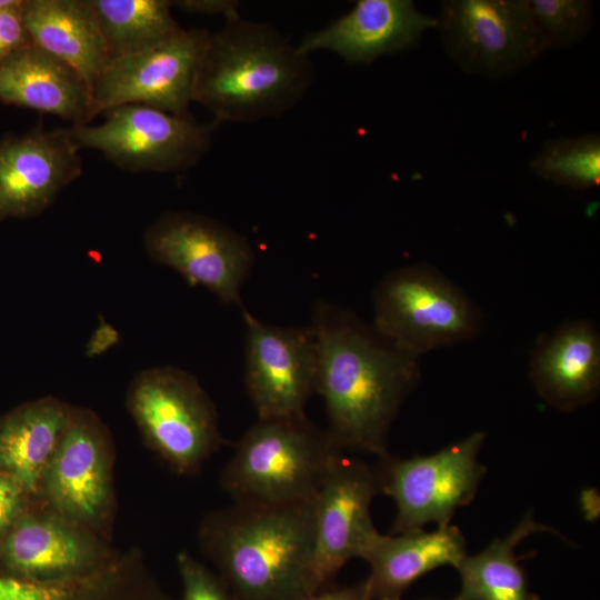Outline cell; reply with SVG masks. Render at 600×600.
Returning a JSON list of instances; mask_svg holds the SVG:
<instances>
[{"mask_svg": "<svg viewBox=\"0 0 600 600\" xmlns=\"http://www.w3.org/2000/svg\"><path fill=\"white\" fill-rule=\"evenodd\" d=\"M311 328L316 392L324 401L329 436L342 451L388 453L391 426L420 379L418 359L327 301L316 304Z\"/></svg>", "mask_w": 600, "mask_h": 600, "instance_id": "1", "label": "cell"}, {"mask_svg": "<svg viewBox=\"0 0 600 600\" xmlns=\"http://www.w3.org/2000/svg\"><path fill=\"white\" fill-rule=\"evenodd\" d=\"M313 500L234 502L203 521L202 547L239 600H298L318 592Z\"/></svg>", "mask_w": 600, "mask_h": 600, "instance_id": "2", "label": "cell"}, {"mask_svg": "<svg viewBox=\"0 0 600 600\" xmlns=\"http://www.w3.org/2000/svg\"><path fill=\"white\" fill-rule=\"evenodd\" d=\"M311 81L309 56L273 24L239 14L210 33L197 71L193 101L206 107L217 123L253 122L292 109Z\"/></svg>", "mask_w": 600, "mask_h": 600, "instance_id": "3", "label": "cell"}, {"mask_svg": "<svg viewBox=\"0 0 600 600\" xmlns=\"http://www.w3.org/2000/svg\"><path fill=\"white\" fill-rule=\"evenodd\" d=\"M340 450L307 416L258 419L238 440L220 482L234 502L312 500Z\"/></svg>", "mask_w": 600, "mask_h": 600, "instance_id": "4", "label": "cell"}, {"mask_svg": "<svg viewBox=\"0 0 600 600\" xmlns=\"http://www.w3.org/2000/svg\"><path fill=\"white\" fill-rule=\"evenodd\" d=\"M373 329L401 352L419 359L472 339L479 309L451 280L426 264L387 273L373 291Z\"/></svg>", "mask_w": 600, "mask_h": 600, "instance_id": "5", "label": "cell"}, {"mask_svg": "<svg viewBox=\"0 0 600 600\" xmlns=\"http://www.w3.org/2000/svg\"><path fill=\"white\" fill-rule=\"evenodd\" d=\"M127 406L146 443L177 473L194 472L223 442L212 400L182 369L141 371Z\"/></svg>", "mask_w": 600, "mask_h": 600, "instance_id": "6", "label": "cell"}, {"mask_svg": "<svg viewBox=\"0 0 600 600\" xmlns=\"http://www.w3.org/2000/svg\"><path fill=\"white\" fill-rule=\"evenodd\" d=\"M486 439L474 431L439 451L400 458L389 452L373 466L379 493L396 503L390 534L423 530L431 522L448 524L469 504L487 472L479 456Z\"/></svg>", "mask_w": 600, "mask_h": 600, "instance_id": "7", "label": "cell"}, {"mask_svg": "<svg viewBox=\"0 0 600 600\" xmlns=\"http://www.w3.org/2000/svg\"><path fill=\"white\" fill-rule=\"evenodd\" d=\"M100 124L71 126L79 148L94 149L130 172L190 168L209 150L219 123H202L144 104H121L103 112Z\"/></svg>", "mask_w": 600, "mask_h": 600, "instance_id": "8", "label": "cell"}, {"mask_svg": "<svg viewBox=\"0 0 600 600\" xmlns=\"http://www.w3.org/2000/svg\"><path fill=\"white\" fill-rule=\"evenodd\" d=\"M436 18L446 53L469 74L506 79L547 51L527 0H444Z\"/></svg>", "mask_w": 600, "mask_h": 600, "instance_id": "9", "label": "cell"}, {"mask_svg": "<svg viewBox=\"0 0 600 600\" xmlns=\"http://www.w3.org/2000/svg\"><path fill=\"white\" fill-rule=\"evenodd\" d=\"M143 242L154 262L222 302L243 308L240 290L254 263V251L243 234L203 214L167 211L146 229Z\"/></svg>", "mask_w": 600, "mask_h": 600, "instance_id": "10", "label": "cell"}, {"mask_svg": "<svg viewBox=\"0 0 600 600\" xmlns=\"http://www.w3.org/2000/svg\"><path fill=\"white\" fill-rule=\"evenodd\" d=\"M379 494L373 466L338 451L313 500V580L331 587L341 568L366 559L381 538L371 517Z\"/></svg>", "mask_w": 600, "mask_h": 600, "instance_id": "11", "label": "cell"}, {"mask_svg": "<svg viewBox=\"0 0 600 600\" xmlns=\"http://www.w3.org/2000/svg\"><path fill=\"white\" fill-rule=\"evenodd\" d=\"M210 33L180 29L164 42L110 61L92 91V119L121 104H144L186 116Z\"/></svg>", "mask_w": 600, "mask_h": 600, "instance_id": "12", "label": "cell"}, {"mask_svg": "<svg viewBox=\"0 0 600 600\" xmlns=\"http://www.w3.org/2000/svg\"><path fill=\"white\" fill-rule=\"evenodd\" d=\"M244 382L258 419L306 416L316 392L317 344L309 327H278L262 322L244 307Z\"/></svg>", "mask_w": 600, "mask_h": 600, "instance_id": "13", "label": "cell"}, {"mask_svg": "<svg viewBox=\"0 0 600 600\" xmlns=\"http://www.w3.org/2000/svg\"><path fill=\"white\" fill-rule=\"evenodd\" d=\"M79 147L70 129L9 137L0 142V220L28 218L46 210L82 173Z\"/></svg>", "mask_w": 600, "mask_h": 600, "instance_id": "14", "label": "cell"}, {"mask_svg": "<svg viewBox=\"0 0 600 600\" xmlns=\"http://www.w3.org/2000/svg\"><path fill=\"white\" fill-rule=\"evenodd\" d=\"M107 431L98 418L72 408L68 426L41 479L54 512L83 524L101 517L110 498Z\"/></svg>", "mask_w": 600, "mask_h": 600, "instance_id": "15", "label": "cell"}, {"mask_svg": "<svg viewBox=\"0 0 600 600\" xmlns=\"http://www.w3.org/2000/svg\"><path fill=\"white\" fill-rule=\"evenodd\" d=\"M433 28L437 18L411 0H358L328 26L306 33L297 47L307 56L330 51L350 64H366L414 47Z\"/></svg>", "mask_w": 600, "mask_h": 600, "instance_id": "16", "label": "cell"}, {"mask_svg": "<svg viewBox=\"0 0 600 600\" xmlns=\"http://www.w3.org/2000/svg\"><path fill=\"white\" fill-rule=\"evenodd\" d=\"M530 379L538 394L561 411L592 402L600 390V336L587 320L563 323L537 344Z\"/></svg>", "mask_w": 600, "mask_h": 600, "instance_id": "17", "label": "cell"}, {"mask_svg": "<svg viewBox=\"0 0 600 600\" xmlns=\"http://www.w3.org/2000/svg\"><path fill=\"white\" fill-rule=\"evenodd\" d=\"M0 100L59 116L74 124L92 120V92L66 62L30 44L0 64Z\"/></svg>", "mask_w": 600, "mask_h": 600, "instance_id": "18", "label": "cell"}, {"mask_svg": "<svg viewBox=\"0 0 600 600\" xmlns=\"http://www.w3.org/2000/svg\"><path fill=\"white\" fill-rule=\"evenodd\" d=\"M467 554L466 538L451 523L432 531L382 534L364 559L372 600H401L426 573L443 566L457 569Z\"/></svg>", "mask_w": 600, "mask_h": 600, "instance_id": "19", "label": "cell"}, {"mask_svg": "<svg viewBox=\"0 0 600 600\" xmlns=\"http://www.w3.org/2000/svg\"><path fill=\"white\" fill-rule=\"evenodd\" d=\"M22 14L32 44L74 69L92 92L111 60L88 0H24Z\"/></svg>", "mask_w": 600, "mask_h": 600, "instance_id": "20", "label": "cell"}, {"mask_svg": "<svg viewBox=\"0 0 600 600\" xmlns=\"http://www.w3.org/2000/svg\"><path fill=\"white\" fill-rule=\"evenodd\" d=\"M97 551L80 524L57 513L18 518L0 546L3 562L31 578L78 572L93 562Z\"/></svg>", "mask_w": 600, "mask_h": 600, "instance_id": "21", "label": "cell"}, {"mask_svg": "<svg viewBox=\"0 0 600 600\" xmlns=\"http://www.w3.org/2000/svg\"><path fill=\"white\" fill-rule=\"evenodd\" d=\"M72 408L53 397L22 404L0 419V474L24 493L40 487Z\"/></svg>", "mask_w": 600, "mask_h": 600, "instance_id": "22", "label": "cell"}, {"mask_svg": "<svg viewBox=\"0 0 600 600\" xmlns=\"http://www.w3.org/2000/svg\"><path fill=\"white\" fill-rule=\"evenodd\" d=\"M550 531L554 530L527 513L508 536L496 538L476 554H467L457 568L461 583L453 600H540L529 589L516 548L532 533Z\"/></svg>", "mask_w": 600, "mask_h": 600, "instance_id": "23", "label": "cell"}, {"mask_svg": "<svg viewBox=\"0 0 600 600\" xmlns=\"http://www.w3.org/2000/svg\"><path fill=\"white\" fill-rule=\"evenodd\" d=\"M94 12L110 60L149 50L181 27L168 0H88Z\"/></svg>", "mask_w": 600, "mask_h": 600, "instance_id": "24", "label": "cell"}, {"mask_svg": "<svg viewBox=\"0 0 600 600\" xmlns=\"http://www.w3.org/2000/svg\"><path fill=\"white\" fill-rule=\"evenodd\" d=\"M539 178L574 189L600 182V139L597 134L548 140L529 163Z\"/></svg>", "mask_w": 600, "mask_h": 600, "instance_id": "25", "label": "cell"}, {"mask_svg": "<svg viewBox=\"0 0 600 600\" xmlns=\"http://www.w3.org/2000/svg\"><path fill=\"white\" fill-rule=\"evenodd\" d=\"M527 6L547 50L579 43L593 24L588 0H527Z\"/></svg>", "mask_w": 600, "mask_h": 600, "instance_id": "26", "label": "cell"}, {"mask_svg": "<svg viewBox=\"0 0 600 600\" xmlns=\"http://www.w3.org/2000/svg\"><path fill=\"white\" fill-rule=\"evenodd\" d=\"M182 600H239L226 582L187 552L178 558Z\"/></svg>", "mask_w": 600, "mask_h": 600, "instance_id": "27", "label": "cell"}, {"mask_svg": "<svg viewBox=\"0 0 600 600\" xmlns=\"http://www.w3.org/2000/svg\"><path fill=\"white\" fill-rule=\"evenodd\" d=\"M83 588L69 580L0 577V600H78Z\"/></svg>", "mask_w": 600, "mask_h": 600, "instance_id": "28", "label": "cell"}, {"mask_svg": "<svg viewBox=\"0 0 600 600\" xmlns=\"http://www.w3.org/2000/svg\"><path fill=\"white\" fill-rule=\"evenodd\" d=\"M22 4L0 10V64L21 49L32 44L24 26Z\"/></svg>", "mask_w": 600, "mask_h": 600, "instance_id": "29", "label": "cell"}, {"mask_svg": "<svg viewBox=\"0 0 600 600\" xmlns=\"http://www.w3.org/2000/svg\"><path fill=\"white\" fill-rule=\"evenodd\" d=\"M23 493L12 479L0 474V536L7 533L18 519Z\"/></svg>", "mask_w": 600, "mask_h": 600, "instance_id": "30", "label": "cell"}, {"mask_svg": "<svg viewBox=\"0 0 600 600\" xmlns=\"http://www.w3.org/2000/svg\"><path fill=\"white\" fill-rule=\"evenodd\" d=\"M172 7L190 13L221 14L224 20L239 16V3L232 0H180L172 1Z\"/></svg>", "mask_w": 600, "mask_h": 600, "instance_id": "31", "label": "cell"}, {"mask_svg": "<svg viewBox=\"0 0 600 600\" xmlns=\"http://www.w3.org/2000/svg\"><path fill=\"white\" fill-rule=\"evenodd\" d=\"M298 600H372L367 579L344 587H329Z\"/></svg>", "mask_w": 600, "mask_h": 600, "instance_id": "32", "label": "cell"}, {"mask_svg": "<svg viewBox=\"0 0 600 600\" xmlns=\"http://www.w3.org/2000/svg\"><path fill=\"white\" fill-rule=\"evenodd\" d=\"M22 2L23 0H0V10L18 7Z\"/></svg>", "mask_w": 600, "mask_h": 600, "instance_id": "33", "label": "cell"}, {"mask_svg": "<svg viewBox=\"0 0 600 600\" xmlns=\"http://www.w3.org/2000/svg\"><path fill=\"white\" fill-rule=\"evenodd\" d=\"M427 600V599H426ZM429 600V599H428Z\"/></svg>", "mask_w": 600, "mask_h": 600, "instance_id": "34", "label": "cell"}]
</instances>
